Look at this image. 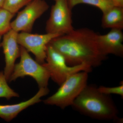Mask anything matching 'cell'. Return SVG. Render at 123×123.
I'll return each instance as SVG.
<instances>
[{
	"mask_svg": "<svg viewBox=\"0 0 123 123\" xmlns=\"http://www.w3.org/2000/svg\"><path fill=\"white\" fill-rule=\"evenodd\" d=\"M20 61L15 64L8 81H14L19 78L28 76L35 80L39 88L48 87L50 78L48 70L42 64L33 59L23 47L20 46Z\"/></svg>",
	"mask_w": 123,
	"mask_h": 123,
	"instance_id": "obj_5",
	"label": "cell"
},
{
	"mask_svg": "<svg viewBox=\"0 0 123 123\" xmlns=\"http://www.w3.org/2000/svg\"><path fill=\"white\" fill-rule=\"evenodd\" d=\"M68 1L69 6L72 9L77 5L85 4L98 8L102 13L114 6L111 0H68Z\"/></svg>",
	"mask_w": 123,
	"mask_h": 123,
	"instance_id": "obj_13",
	"label": "cell"
},
{
	"mask_svg": "<svg viewBox=\"0 0 123 123\" xmlns=\"http://www.w3.org/2000/svg\"><path fill=\"white\" fill-rule=\"evenodd\" d=\"M89 73L81 71L69 77L55 94L43 101L45 104L64 109L74 102L87 85Z\"/></svg>",
	"mask_w": 123,
	"mask_h": 123,
	"instance_id": "obj_3",
	"label": "cell"
},
{
	"mask_svg": "<svg viewBox=\"0 0 123 123\" xmlns=\"http://www.w3.org/2000/svg\"><path fill=\"white\" fill-rule=\"evenodd\" d=\"M98 91L104 94L110 95L111 94L118 95L123 98V81L119 86L115 87H107L104 86H100L98 87Z\"/></svg>",
	"mask_w": 123,
	"mask_h": 123,
	"instance_id": "obj_17",
	"label": "cell"
},
{
	"mask_svg": "<svg viewBox=\"0 0 123 123\" xmlns=\"http://www.w3.org/2000/svg\"><path fill=\"white\" fill-rule=\"evenodd\" d=\"M115 6L123 7V0H111Z\"/></svg>",
	"mask_w": 123,
	"mask_h": 123,
	"instance_id": "obj_18",
	"label": "cell"
},
{
	"mask_svg": "<svg viewBox=\"0 0 123 123\" xmlns=\"http://www.w3.org/2000/svg\"><path fill=\"white\" fill-rule=\"evenodd\" d=\"M123 33L122 30L114 29L106 34H98V43L101 51L106 55L123 56Z\"/></svg>",
	"mask_w": 123,
	"mask_h": 123,
	"instance_id": "obj_10",
	"label": "cell"
},
{
	"mask_svg": "<svg viewBox=\"0 0 123 123\" xmlns=\"http://www.w3.org/2000/svg\"><path fill=\"white\" fill-rule=\"evenodd\" d=\"M46 62L42 64L48 70L51 79L60 86L69 77L76 73L91 72L92 68L85 63L70 66L64 57L49 44L47 47Z\"/></svg>",
	"mask_w": 123,
	"mask_h": 123,
	"instance_id": "obj_4",
	"label": "cell"
},
{
	"mask_svg": "<svg viewBox=\"0 0 123 123\" xmlns=\"http://www.w3.org/2000/svg\"><path fill=\"white\" fill-rule=\"evenodd\" d=\"M61 35H62L49 33L39 34L21 32L18 34V41L20 46L34 55L36 61L43 64L46 61L48 45L52 40Z\"/></svg>",
	"mask_w": 123,
	"mask_h": 123,
	"instance_id": "obj_8",
	"label": "cell"
},
{
	"mask_svg": "<svg viewBox=\"0 0 123 123\" xmlns=\"http://www.w3.org/2000/svg\"><path fill=\"white\" fill-rule=\"evenodd\" d=\"M4 72H0V98L9 99L14 97H18L19 94L14 91L8 85Z\"/></svg>",
	"mask_w": 123,
	"mask_h": 123,
	"instance_id": "obj_14",
	"label": "cell"
},
{
	"mask_svg": "<svg viewBox=\"0 0 123 123\" xmlns=\"http://www.w3.org/2000/svg\"><path fill=\"white\" fill-rule=\"evenodd\" d=\"M98 35L89 28L74 29L54 38L49 44L64 57L69 66L85 63L95 68L101 65L107 57L98 46Z\"/></svg>",
	"mask_w": 123,
	"mask_h": 123,
	"instance_id": "obj_1",
	"label": "cell"
},
{
	"mask_svg": "<svg viewBox=\"0 0 123 123\" xmlns=\"http://www.w3.org/2000/svg\"><path fill=\"white\" fill-rule=\"evenodd\" d=\"M71 106L81 114L102 120H118V111L110 95L98 91L94 85L86 86Z\"/></svg>",
	"mask_w": 123,
	"mask_h": 123,
	"instance_id": "obj_2",
	"label": "cell"
},
{
	"mask_svg": "<svg viewBox=\"0 0 123 123\" xmlns=\"http://www.w3.org/2000/svg\"><path fill=\"white\" fill-rule=\"evenodd\" d=\"M49 8L44 0H32L11 22V29L19 33H31L35 21Z\"/></svg>",
	"mask_w": 123,
	"mask_h": 123,
	"instance_id": "obj_7",
	"label": "cell"
},
{
	"mask_svg": "<svg viewBox=\"0 0 123 123\" xmlns=\"http://www.w3.org/2000/svg\"><path fill=\"white\" fill-rule=\"evenodd\" d=\"M49 92L48 87L40 88L34 97L26 101L12 105L0 104V117L10 122L23 110L41 102V98L48 94Z\"/></svg>",
	"mask_w": 123,
	"mask_h": 123,
	"instance_id": "obj_11",
	"label": "cell"
},
{
	"mask_svg": "<svg viewBox=\"0 0 123 123\" xmlns=\"http://www.w3.org/2000/svg\"><path fill=\"white\" fill-rule=\"evenodd\" d=\"M15 14L3 8L0 9V35H4L11 29V21Z\"/></svg>",
	"mask_w": 123,
	"mask_h": 123,
	"instance_id": "obj_15",
	"label": "cell"
},
{
	"mask_svg": "<svg viewBox=\"0 0 123 123\" xmlns=\"http://www.w3.org/2000/svg\"><path fill=\"white\" fill-rule=\"evenodd\" d=\"M18 33L12 29H10L3 35L1 43L5 62V66L3 72L8 81L13 71L15 61L20 57V47L18 41Z\"/></svg>",
	"mask_w": 123,
	"mask_h": 123,
	"instance_id": "obj_9",
	"label": "cell"
},
{
	"mask_svg": "<svg viewBox=\"0 0 123 123\" xmlns=\"http://www.w3.org/2000/svg\"><path fill=\"white\" fill-rule=\"evenodd\" d=\"M1 37H2V36L0 35V47H1Z\"/></svg>",
	"mask_w": 123,
	"mask_h": 123,
	"instance_id": "obj_20",
	"label": "cell"
},
{
	"mask_svg": "<svg viewBox=\"0 0 123 123\" xmlns=\"http://www.w3.org/2000/svg\"><path fill=\"white\" fill-rule=\"evenodd\" d=\"M5 0H0V9L2 8Z\"/></svg>",
	"mask_w": 123,
	"mask_h": 123,
	"instance_id": "obj_19",
	"label": "cell"
},
{
	"mask_svg": "<svg viewBox=\"0 0 123 123\" xmlns=\"http://www.w3.org/2000/svg\"><path fill=\"white\" fill-rule=\"evenodd\" d=\"M32 0H5L3 8L15 14L24 6L30 3Z\"/></svg>",
	"mask_w": 123,
	"mask_h": 123,
	"instance_id": "obj_16",
	"label": "cell"
},
{
	"mask_svg": "<svg viewBox=\"0 0 123 123\" xmlns=\"http://www.w3.org/2000/svg\"><path fill=\"white\" fill-rule=\"evenodd\" d=\"M50 17L46 22V33L65 34L74 29L72 10L68 0H53Z\"/></svg>",
	"mask_w": 123,
	"mask_h": 123,
	"instance_id": "obj_6",
	"label": "cell"
},
{
	"mask_svg": "<svg viewBox=\"0 0 123 123\" xmlns=\"http://www.w3.org/2000/svg\"><path fill=\"white\" fill-rule=\"evenodd\" d=\"M102 26L104 29H123V7L114 6L103 13Z\"/></svg>",
	"mask_w": 123,
	"mask_h": 123,
	"instance_id": "obj_12",
	"label": "cell"
}]
</instances>
